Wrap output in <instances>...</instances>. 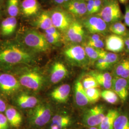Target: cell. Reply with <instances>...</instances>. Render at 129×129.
Returning a JSON list of instances; mask_svg holds the SVG:
<instances>
[{
	"label": "cell",
	"mask_w": 129,
	"mask_h": 129,
	"mask_svg": "<svg viewBox=\"0 0 129 129\" xmlns=\"http://www.w3.org/2000/svg\"><path fill=\"white\" fill-rule=\"evenodd\" d=\"M113 129H129V116L120 114L116 119Z\"/></svg>",
	"instance_id": "obj_28"
},
{
	"label": "cell",
	"mask_w": 129,
	"mask_h": 129,
	"mask_svg": "<svg viewBox=\"0 0 129 129\" xmlns=\"http://www.w3.org/2000/svg\"><path fill=\"white\" fill-rule=\"evenodd\" d=\"M84 28L91 34H105L109 30V25L97 14L89 15L82 22Z\"/></svg>",
	"instance_id": "obj_7"
},
{
	"label": "cell",
	"mask_w": 129,
	"mask_h": 129,
	"mask_svg": "<svg viewBox=\"0 0 129 129\" xmlns=\"http://www.w3.org/2000/svg\"><path fill=\"white\" fill-rule=\"evenodd\" d=\"M87 14L88 15H93V12L94 9V0H86Z\"/></svg>",
	"instance_id": "obj_40"
},
{
	"label": "cell",
	"mask_w": 129,
	"mask_h": 129,
	"mask_svg": "<svg viewBox=\"0 0 129 129\" xmlns=\"http://www.w3.org/2000/svg\"><path fill=\"white\" fill-rule=\"evenodd\" d=\"M105 47L107 51L117 53L123 51L125 48L124 41L122 37L112 34L107 37Z\"/></svg>",
	"instance_id": "obj_13"
},
{
	"label": "cell",
	"mask_w": 129,
	"mask_h": 129,
	"mask_svg": "<svg viewBox=\"0 0 129 129\" xmlns=\"http://www.w3.org/2000/svg\"><path fill=\"white\" fill-rule=\"evenodd\" d=\"M83 47L89 60L92 62L97 61L101 57L102 52L104 51L103 49H99L88 46L86 44Z\"/></svg>",
	"instance_id": "obj_27"
},
{
	"label": "cell",
	"mask_w": 129,
	"mask_h": 129,
	"mask_svg": "<svg viewBox=\"0 0 129 129\" xmlns=\"http://www.w3.org/2000/svg\"><path fill=\"white\" fill-rule=\"evenodd\" d=\"M17 24L16 17L9 16L3 20L1 24V31L2 35L8 36L13 34L16 28Z\"/></svg>",
	"instance_id": "obj_21"
},
{
	"label": "cell",
	"mask_w": 129,
	"mask_h": 129,
	"mask_svg": "<svg viewBox=\"0 0 129 129\" xmlns=\"http://www.w3.org/2000/svg\"><path fill=\"white\" fill-rule=\"evenodd\" d=\"M120 78H122L127 79L129 78V63L125 68L124 70H123Z\"/></svg>",
	"instance_id": "obj_42"
},
{
	"label": "cell",
	"mask_w": 129,
	"mask_h": 129,
	"mask_svg": "<svg viewBox=\"0 0 129 129\" xmlns=\"http://www.w3.org/2000/svg\"><path fill=\"white\" fill-rule=\"evenodd\" d=\"M54 3L56 5H64L69 3L71 0H53Z\"/></svg>",
	"instance_id": "obj_46"
},
{
	"label": "cell",
	"mask_w": 129,
	"mask_h": 129,
	"mask_svg": "<svg viewBox=\"0 0 129 129\" xmlns=\"http://www.w3.org/2000/svg\"><path fill=\"white\" fill-rule=\"evenodd\" d=\"M21 85L33 90L41 88L44 83L43 77L37 71L29 70L24 72L19 77Z\"/></svg>",
	"instance_id": "obj_8"
},
{
	"label": "cell",
	"mask_w": 129,
	"mask_h": 129,
	"mask_svg": "<svg viewBox=\"0 0 129 129\" xmlns=\"http://www.w3.org/2000/svg\"><path fill=\"white\" fill-rule=\"evenodd\" d=\"M88 129H99L98 127H89Z\"/></svg>",
	"instance_id": "obj_48"
},
{
	"label": "cell",
	"mask_w": 129,
	"mask_h": 129,
	"mask_svg": "<svg viewBox=\"0 0 129 129\" xmlns=\"http://www.w3.org/2000/svg\"><path fill=\"white\" fill-rule=\"evenodd\" d=\"M86 45L88 46H91L99 49H103V48L105 47V43L102 39L95 41H88Z\"/></svg>",
	"instance_id": "obj_34"
},
{
	"label": "cell",
	"mask_w": 129,
	"mask_h": 129,
	"mask_svg": "<svg viewBox=\"0 0 129 129\" xmlns=\"http://www.w3.org/2000/svg\"><path fill=\"white\" fill-rule=\"evenodd\" d=\"M102 39L101 35L100 34H92L89 38L88 41H95Z\"/></svg>",
	"instance_id": "obj_43"
},
{
	"label": "cell",
	"mask_w": 129,
	"mask_h": 129,
	"mask_svg": "<svg viewBox=\"0 0 129 129\" xmlns=\"http://www.w3.org/2000/svg\"><path fill=\"white\" fill-rule=\"evenodd\" d=\"M123 19L124 21L125 24L126 25V26L129 27V5H127L126 7Z\"/></svg>",
	"instance_id": "obj_41"
},
{
	"label": "cell",
	"mask_w": 129,
	"mask_h": 129,
	"mask_svg": "<svg viewBox=\"0 0 129 129\" xmlns=\"http://www.w3.org/2000/svg\"><path fill=\"white\" fill-rule=\"evenodd\" d=\"M34 56L24 47L18 44L9 43L0 48V63L7 64H28Z\"/></svg>",
	"instance_id": "obj_1"
},
{
	"label": "cell",
	"mask_w": 129,
	"mask_h": 129,
	"mask_svg": "<svg viewBox=\"0 0 129 129\" xmlns=\"http://www.w3.org/2000/svg\"><path fill=\"white\" fill-rule=\"evenodd\" d=\"M23 45L33 51L44 52L49 49V44L44 35L34 29L26 30L23 36Z\"/></svg>",
	"instance_id": "obj_2"
},
{
	"label": "cell",
	"mask_w": 129,
	"mask_h": 129,
	"mask_svg": "<svg viewBox=\"0 0 129 129\" xmlns=\"http://www.w3.org/2000/svg\"><path fill=\"white\" fill-rule=\"evenodd\" d=\"M70 90L71 88L69 84H63L51 92V97L56 102H64L68 99Z\"/></svg>",
	"instance_id": "obj_18"
},
{
	"label": "cell",
	"mask_w": 129,
	"mask_h": 129,
	"mask_svg": "<svg viewBox=\"0 0 129 129\" xmlns=\"http://www.w3.org/2000/svg\"><path fill=\"white\" fill-rule=\"evenodd\" d=\"M124 38L125 48H126L127 51L129 52V33H128Z\"/></svg>",
	"instance_id": "obj_44"
},
{
	"label": "cell",
	"mask_w": 129,
	"mask_h": 129,
	"mask_svg": "<svg viewBox=\"0 0 129 129\" xmlns=\"http://www.w3.org/2000/svg\"><path fill=\"white\" fill-rule=\"evenodd\" d=\"M6 110V106L5 102L0 97V112H5Z\"/></svg>",
	"instance_id": "obj_45"
},
{
	"label": "cell",
	"mask_w": 129,
	"mask_h": 129,
	"mask_svg": "<svg viewBox=\"0 0 129 129\" xmlns=\"http://www.w3.org/2000/svg\"><path fill=\"white\" fill-rule=\"evenodd\" d=\"M106 23L111 24L120 21L123 18L120 5L117 0H108L103 5L100 12L97 14Z\"/></svg>",
	"instance_id": "obj_3"
},
{
	"label": "cell",
	"mask_w": 129,
	"mask_h": 129,
	"mask_svg": "<svg viewBox=\"0 0 129 129\" xmlns=\"http://www.w3.org/2000/svg\"><path fill=\"white\" fill-rule=\"evenodd\" d=\"M52 111L46 104H39L30 111L29 120L31 124L36 127H42L47 124L51 120Z\"/></svg>",
	"instance_id": "obj_4"
},
{
	"label": "cell",
	"mask_w": 129,
	"mask_h": 129,
	"mask_svg": "<svg viewBox=\"0 0 129 129\" xmlns=\"http://www.w3.org/2000/svg\"><path fill=\"white\" fill-rule=\"evenodd\" d=\"M105 115L104 108L102 106H95L84 113L82 121L84 126L88 128L97 127L101 124Z\"/></svg>",
	"instance_id": "obj_9"
},
{
	"label": "cell",
	"mask_w": 129,
	"mask_h": 129,
	"mask_svg": "<svg viewBox=\"0 0 129 129\" xmlns=\"http://www.w3.org/2000/svg\"><path fill=\"white\" fill-rule=\"evenodd\" d=\"M64 33L66 39L70 42L75 44L82 42L86 35L85 28L82 23L75 19Z\"/></svg>",
	"instance_id": "obj_10"
},
{
	"label": "cell",
	"mask_w": 129,
	"mask_h": 129,
	"mask_svg": "<svg viewBox=\"0 0 129 129\" xmlns=\"http://www.w3.org/2000/svg\"><path fill=\"white\" fill-rule=\"evenodd\" d=\"M21 84L14 76L10 74H0V91L6 95H11L17 91Z\"/></svg>",
	"instance_id": "obj_11"
},
{
	"label": "cell",
	"mask_w": 129,
	"mask_h": 129,
	"mask_svg": "<svg viewBox=\"0 0 129 129\" xmlns=\"http://www.w3.org/2000/svg\"><path fill=\"white\" fill-rule=\"evenodd\" d=\"M38 100L36 97L26 93H22L17 96L16 102L22 109H33L37 105Z\"/></svg>",
	"instance_id": "obj_19"
},
{
	"label": "cell",
	"mask_w": 129,
	"mask_h": 129,
	"mask_svg": "<svg viewBox=\"0 0 129 129\" xmlns=\"http://www.w3.org/2000/svg\"><path fill=\"white\" fill-rule=\"evenodd\" d=\"M0 15H1V14H0Z\"/></svg>",
	"instance_id": "obj_50"
},
{
	"label": "cell",
	"mask_w": 129,
	"mask_h": 129,
	"mask_svg": "<svg viewBox=\"0 0 129 129\" xmlns=\"http://www.w3.org/2000/svg\"><path fill=\"white\" fill-rule=\"evenodd\" d=\"M120 115L118 111L111 110L106 114L101 124L98 127L99 129H113L116 119Z\"/></svg>",
	"instance_id": "obj_23"
},
{
	"label": "cell",
	"mask_w": 129,
	"mask_h": 129,
	"mask_svg": "<svg viewBox=\"0 0 129 129\" xmlns=\"http://www.w3.org/2000/svg\"><path fill=\"white\" fill-rule=\"evenodd\" d=\"M63 7L73 17H81L87 14L86 0H71Z\"/></svg>",
	"instance_id": "obj_12"
},
{
	"label": "cell",
	"mask_w": 129,
	"mask_h": 129,
	"mask_svg": "<svg viewBox=\"0 0 129 129\" xmlns=\"http://www.w3.org/2000/svg\"><path fill=\"white\" fill-rule=\"evenodd\" d=\"M129 63V59H124L121 60L116 67L115 74L117 77L120 78L125 68Z\"/></svg>",
	"instance_id": "obj_33"
},
{
	"label": "cell",
	"mask_w": 129,
	"mask_h": 129,
	"mask_svg": "<svg viewBox=\"0 0 129 129\" xmlns=\"http://www.w3.org/2000/svg\"><path fill=\"white\" fill-rule=\"evenodd\" d=\"M103 4L104 3L102 2V0H94L93 14H98L102 9Z\"/></svg>",
	"instance_id": "obj_38"
},
{
	"label": "cell",
	"mask_w": 129,
	"mask_h": 129,
	"mask_svg": "<svg viewBox=\"0 0 129 129\" xmlns=\"http://www.w3.org/2000/svg\"><path fill=\"white\" fill-rule=\"evenodd\" d=\"M109 30L113 34L121 37H125L128 34L126 25L121 21L117 22L109 25Z\"/></svg>",
	"instance_id": "obj_26"
},
{
	"label": "cell",
	"mask_w": 129,
	"mask_h": 129,
	"mask_svg": "<svg viewBox=\"0 0 129 129\" xmlns=\"http://www.w3.org/2000/svg\"><path fill=\"white\" fill-rule=\"evenodd\" d=\"M114 91L122 102L126 100L129 94V83L127 79L117 77L113 80Z\"/></svg>",
	"instance_id": "obj_15"
},
{
	"label": "cell",
	"mask_w": 129,
	"mask_h": 129,
	"mask_svg": "<svg viewBox=\"0 0 129 129\" xmlns=\"http://www.w3.org/2000/svg\"><path fill=\"white\" fill-rule=\"evenodd\" d=\"M5 116L12 127L17 128L21 124L22 117L21 114L13 107H9L5 111Z\"/></svg>",
	"instance_id": "obj_24"
},
{
	"label": "cell",
	"mask_w": 129,
	"mask_h": 129,
	"mask_svg": "<svg viewBox=\"0 0 129 129\" xmlns=\"http://www.w3.org/2000/svg\"><path fill=\"white\" fill-rule=\"evenodd\" d=\"M0 129H9V122L6 116L0 113Z\"/></svg>",
	"instance_id": "obj_37"
},
{
	"label": "cell",
	"mask_w": 129,
	"mask_h": 129,
	"mask_svg": "<svg viewBox=\"0 0 129 129\" xmlns=\"http://www.w3.org/2000/svg\"><path fill=\"white\" fill-rule=\"evenodd\" d=\"M45 33L47 34L61 37L60 31L57 28H56L53 25L50 27L46 29V30L45 31Z\"/></svg>",
	"instance_id": "obj_39"
},
{
	"label": "cell",
	"mask_w": 129,
	"mask_h": 129,
	"mask_svg": "<svg viewBox=\"0 0 129 129\" xmlns=\"http://www.w3.org/2000/svg\"><path fill=\"white\" fill-rule=\"evenodd\" d=\"M68 74V70L64 64L61 62H56L53 64L51 70V82L54 84L59 82L66 78Z\"/></svg>",
	"instance_id": "obj_17"
},
{
	"label": "cell",
	"mask_w": 129,
	"mask_h": 129,
	"mask_svg": "<svg viewBox=\"0 0 129 129\" xmlns=\"http://www.w3.org/2000/svg\"><path fill=\"white\" fill-rule=\"evenodd\" d=\"M72 123L71 117L66 114H57L51 120L49 129H67Z\"/></svg>",
	"instance_id": "obj_16"
},
{
	"label": "cell",
	"mask_w": 129,
	"mask_h": 129,
	"mask_svg": "<svg viewBox=\"0 0 129 129\" xmlns=\"http://www.w3.org/2000/svg\"><path fill=\"white\" fill-rule=\"evenodd\" d=\"M7 11L9 16L16 17L19 13V0H8Z\"/></svg>",
	"instance_id": "obj_30"
},
{
	"label": "cell",
	"mask_w": 129,
	"mask_h": 129,
	"mask_svg": "<svg viewBox=\"0 0 129 129\" xmlns=\"http://www.w3.org/2000/svg\"><path fill=\"white\" fill-rule=\"evenodd\" d=\"M44 36H45L47 42L49 44H53V45L58 43L59 41L60 38H61L60 37L55 36H53L51 35L47 34L46 33L44 34Z\"/></svg>",
	"instance_id": "obj_36"
},
{
	"label": "cell",
	"mask_w": 129,
	"mask_h": 129,
	"mask_svg": "<svg viewBox=\"0 0 129 129\" xmlns=\"http://www.w3.org/2000/svg\"><path fill=\"white\" fill-rule=\"evenodd\" d=\"M64 54L70 63L77 66H83L88 63L89 59L84 47L80 45H73L65 49Z\"/></svg>",
	"instance_id": "obj_6"
},
{
	"label": "cell",
	"mask_w": 129,
	"mask_h": 129,
	"mask_svg": "<svg viewBox=\"0 0 129 129\" xmlns=\"http://www.w3.org/2000/svg\"><path fill=\"white\" fill-rule=\"evenodd\" d=\"M75 96L76 104L79 106H84L90 102L86 95L82 84L78 81L76 83L75 88Z\"/></svg>",
	"instance_id": "obj_22"
},
{
	"label": "cell",
	"mask_w": 129,
	"mask_h": 129,
	"mask_svg": "<svg viewBox=\"0 0 129 129\" xmlns=\"http://www.w3.org/2000/svg\"><path fill=\"white\" fill-rule=\"evenodd\" d=\"M120 1V3L121 4H125L126 3L128 0H119Z\"/></svg>",
	"instance_id": "obj_47"
},
{
	"label": "cell",
	"mask_w": 129,
	"mask_h": 129,
	"mask_svg": "<svg viewBox=\"0 0 129 129\" xmlns=\"http://www.w3.org/2000/svg\"><path fill=\"white\" fill-rule=\"evenodd\" d=\"M90 76L93 77L95 78H102L108 81H113L112 78L111 74L109 73H99L92 72L90 73Z\"/></svg>",
	"instance_id": "obj_35"
},
{
	"label": "cell",
	"mask_w": 129,
	"mask_h": 129,
	"mask_svg": "<svg viewBox=\"0 0 129 129\" xmlns=\"http://www.w3.org/2000/svg\"><path fill=\"white\" fill-rule=\"evenodd\" d=\"M85 90L90 102H97L101 96V92L97 88H91Z\"/></svg>",
	"instance_id": "obj_31"
},
{
	"label": "cell",
	"mask_w": 129,
	"mask_h": 129,
	"mask_svg": "<svg viewBox=\"0 0 129 129\" xmlns=\"http://www.w3.org/2000/svg\"><path fill=\"white\" fill-rule=\"evenodd\" d=\"M101 96L107 102L114 104L119 101V97L114 91L111 90H104L101 92Z\"/></svg>",
	"instance_id": "obj_29"
},
{
	"label": "cell",
	"mask_w": 129,
	"mask_h": 129,
	"mask_svg": "<svg viewBox=\"0 0 129 129\" xmlns=\"http://www.w3.org/2000/svg\"><path fill=\"white\" fill-rule=\"evenodd\" d=\"M50 14L53 25L60 32H65L74 20L73 16L64 9L54 10Z\"/></svg>",
	"instance_id": "obj_5"
},
{
	"label": "cell",
	"mask_w": 129,
	"mask_h": 129,
	"mask_svg": "<svg viewBox=\"0 0 129 129\" xmlns=\"http://www.w3.org/2000/svg\"><path fill=\"white\" fill-rule=\"evenodd\" d=\"M21 7L23 14L29 17L37 14L40 9V5L37 0H23Z\"/></svg>",
	"instance_id": "obj_20"
},
{
	"label": "cell",
	"mask_w": 129,
	"mask_h": 129,
	"mask_svg": "<svg viewBox=\"0 0 129 129\" xmlns=\"http://www.w3.org/2000/svg\"><path fill=\"white\" fill-rule=\"evenodd\" d=\"M35 24L37 27L44 31L53 25L50 14L47 12H42L36 20Z\"/></svg>",
	"instance_id": "obj_25"
},
{
	"label": "cell",
	"mask_w": 129,
	"mask_h": 129,
	"mask_svg": "<svg viewBox=\"0 0 129 129\" xmlns=\"http://www.w3.org/2000/svg\"><path fill=\"white\" fill-rule=\"evenodd\" d=\"M119 58V55L116 53L104 50L101 57L96 61V67L100 70H105L117 63Z\"/></svg>",
	"instance_id": "obj_14"
},
{
	"label": "cell",
	"mask_w": 129,
	"mask_h": 129,
	"mask_svg": "<svg viewBox=\"0 0 129 129\" xmlns=\"http://www.w3.org/2000/svg\"><path fill=\"white\" fill-rule=\"evenodd\" d=\"M82 84L85 89L91 88H97L100 85L97 80L91 76L84 79Z\"/></svg>",
	"instance_id": "obj_32"
},
{
	"label": "cell",
	"mask_w": 129,
	"mask_h": 129,
	"mask_svg": "<svg viewBox=\"0 0 129 129\" xmlns=\"http://www.w3.org/2000/svg\"><path fill=\"white\" fill-rule=\"evenodd\" d=\"M1 3H2V0H0V5L1 4Z\"/></svg>",
	"instance_id": "obj_49"
}]
</instances>
